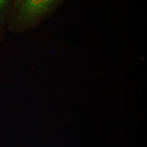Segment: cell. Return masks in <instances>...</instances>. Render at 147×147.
Instances as JSON below:
<instances>
[{
  "label": "cell",
  "mask_w": 147,
  "mask_h": 147,
  "mask_svg": "<svg viewBox=\"0 0 147 147\" xmlns=\"http://www.w3.org/2000/svg\"><path fill=\"white\" fill-rule=\"evenodd\" d=\"M55 0H24L21 6L20 17L25 20L41 16L49 9Z\"/></svg>",
  "instance_id": "6da1fadb"
},
{
  "label": "cell",
  "mask_w": 147,
  "mask_h": 147,
  "mask_svg": "<svg viewBox=\"0 0 147 147\" xmlns=\"http://www.w3.org/2000/svg\"><path fill=\"white\" fill-rule=\"evenodd\" d=\"M7 0H0V11L2 9L6 3Z\"/></svg>",
  "instance_id": "7a4b0ae2"
},
{
  "label": "cell",
  "mask_w": 147,
  "mask_h": 147,
  "mask_svg": "<svg viewBox=\"0 0 147 147\" xmlns=\"http://www.w3.org/2000/svg\"><path fill=\"white\" fill-rule=\"evenodd\" d=\"M24 1V0H17V1H16V4H19V3H20V2Z\"/></svg>",
  "instance_id": "3957f363"
}]
</instances>
